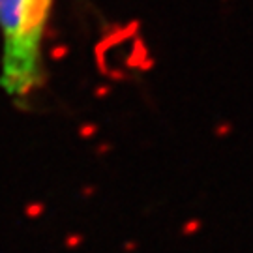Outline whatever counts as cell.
Listing matches in <instances>:
<instances>
[{
	"label": "cell",
	"instance_id": "6da1fadb",
	"mask_svg": "<svg viewBox=\"0 0 253 253\" xmlns=\"http://www.w3.org/2000/svg\"><path fill=\"white\" fill-rule=\"evenodd\" d=\"M53 0H0V32L4 40V90L13 100H27L42 84V40Z\"/></svg>",
	"mask_w": 253,
	"mask_h": 253
}]
</instances>
